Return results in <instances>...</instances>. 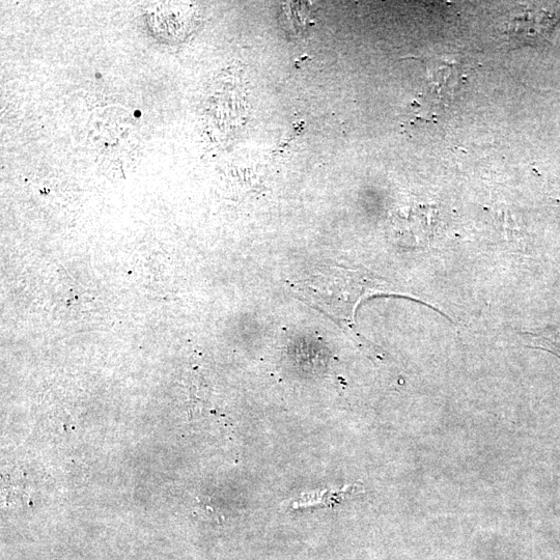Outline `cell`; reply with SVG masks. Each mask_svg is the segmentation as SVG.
I'll list each match as a JSON object with an SVG mask.
<instances>
[{
    "label": "cell",
    "mask_w": 560,
    "mask_h": 560,
    "mask_svg": "<svg viewBox=\"0 0 560 560\" xmlns=\"http://www.w3.org/2000/svg\"><path fill=\"white\" fill-rule=\"evenodd\" d=\"M191 7L162 3L148 11V23L154 36L163 43H180L193 31L196 15Z\"/></svg>",
    "instance_id": "1"
}]
</instances>
